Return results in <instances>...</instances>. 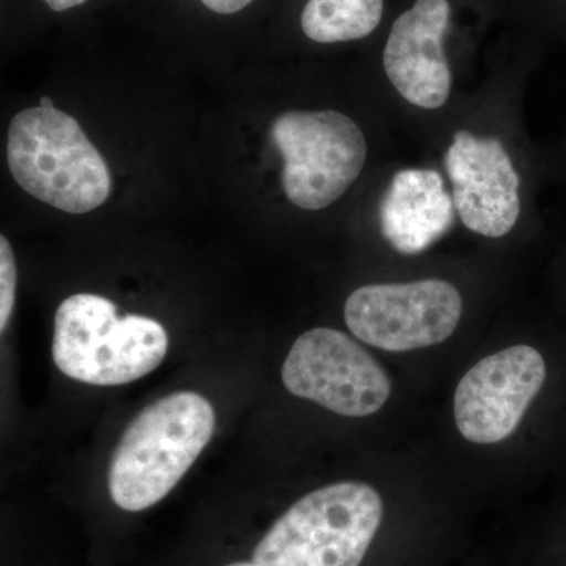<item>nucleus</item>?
Instances as JSON below:
<instances>
[{
  "label": "nucleus",
  "mask_w": 566,
  "mask_h": 566,
  "mask_svg": "<svg viewBox=\"0 0 566 566\" xmlns=\"http://www.w3.org/2000/svg\"><path fill=\"white\" fill-rule=\"evenodd\" d=\"M214 409L196 392H175L156 401L129 423L109 465L112 501L126 512L161 502L214 433Z\"/></svg>",
  "instance_id": "nucleus-1"
},
{
  "label": "nucleus",
  "mask_w": 566,
  "mask_h": 566,
  "mask_svg": "<svg viewBox=\"0 0 566 566\" xmlns=\"http://www.w3.org/2000/svg\"><path fill=\"white\" fill-rule=\"evenodd\" d=\"M14 181L41 202L84 214L109 199V167L76 118L55 107L14 115L7 139Z\"/></svg>",
  "instance_id": "nucleus-2"
},
{
  "label": "nucleus",
  "mask_w": 566,
  "mask_h": 566,
  "mask_svg": "<svg viewBox=\"0 0 566 566\" xmlns=\"http://www.w3.org/2000/svg\"><path fill=\"white\" fill-rule=\"evenodd\" d=\"M169 349L163 324L140 315L118 314L98 294L66 297L57 308L52 359L63 375L93 386L137 381L161 365Z\"/></svg>",
  "instance_id": "nucleus-3"
},
{
  "label": "nucleus",
  "mask_w": 566,
  "mask_h": 566,
  "mask_svg": "<svg viewBox=\"0 0 566 566\" xmlns=\"http://www.w3.org/2000/svg\"><path fill=\"white\" fill-rule=\"evenodd\" d=\"M382 501L359 482L324 486L290 506L260 539L262 566H360L381 526Z\"/></svg>",
  "instance_id": "nucleus-4"
},
{
  "label": "nucleus",
  "mask_w": 566,
  "mask_h": 566,
  "mask_svg": "<svg viewBox=\"0 0 566 566\" xmlns=\"http://www.w3.org/2000/svg\"><path fill=\"white\" fill-rule=\"evenodd\" d=\"M270 134L283 158V191L301 210H323L340 199L367 161L364 133L342 112H283Z\"/></svg>",
  "instance_id": "nucleus-5"
},
{
  "label": "nucleus",
  "mask_w": 566,
  "mask_h": 566,
  "mask_svg": "<svg viewBox=\"0 0 566 566\" xmlns=\"http://www.w3.org/2000/svg\"><path fill=\"white\" fill-rule=\"evenodd\" d=\"M463 314L452 283L439 279L365 285L345 304V322L364 344L386 352L428 348L447 340Z\"/></svg>",
  "instance_id": "nucleus-6"
},
{
  "label": "nucleus",
  "mask_w": 566,
  "mask_h": 566,
  "mask_svg": "<svg viewBox=\"0 0 566 566\" xmlns=\"http://www.w3.org/2000/svg\"><path fill=\"white\" fill-rule=\"evenodd\" d=\"M290 394L346 417L378 412L389 400V376L363 346L329 327L294 342L282 367Z\"/></svg>",
  "instance_id": "nucleus-7"
},
{
  "label": "nucleus",
  "mask_w": 566,
  "mask_h": 566,
  "mask_svg": "<svg viewBox=\"0 0 566 566\" xmlns=\"http://www.w3.org/2000/svg\"><path fill=\"white\" fill-rule=\"evenodd\" d=\"M545 379V359L532 346L516 345L491 354L457 387L458 430L474 444L504 441L520 427Z\"/></svg>",
  "instance_id": "nucleus-8"
},
{
  "label": "nucleus",
  "mask_w": 566,
  "mask_h": 566,
  "mask_svg": "<svg viewBox=\"0 0 566 566\" xmlns=\"http://www.w3.org/2000/svg\"><path fill=\"white\" fill-rule=\"evenodd\" d=\"M446 169L458 216L471 232L502 238L521 216V178L499 139L458 132L447 148Z\"/></svg>",
  "instance_id": "nucleus-9"
},
{
  "label": "nucleus",
  "mask_w": 566,
  "mask_h": 566,
  "mask_svg": "<svg viewBox=\"0 0 566 566\" xmlns=\"http://www.w3.org/2000/svg\"><path fill=\"white\" fill-rule=\"evenodd\" d=\"M450 18L449 0H416L395 20L387 36L382 52L387 80L420 109H439L452 92L444 50Z\"/></svg>",
  "instance_id": "nucleus-10"
},
{
  "label": "nucleus",
  "mask_w": 566,
  "mask_h": 566,
  "mask_svg": "<svg viewBox=\"0 0 566 566\" xmlns=\"http://www.w3.org/2000/svg\"><path fill=\"white\" fill-rule=\"evenodd\" d=\"M455 205L436 170L406 169L394 175L379 208L382 234L395 251L417 255L453 226Z\"/></svg>",
  "instance_id": "nucleus-11"
},
{
  "label": "nucleus",
  "mask_w": 566,
  "mask_h": 566,
  "mask_svg": "<svg viewBox=\"0 0 566 566\" xmlns=\"http://www.w3.org/2000/svg\"><path fill=\"white\" fill-rule=\"evenodd\" d=\"M385 0H307L301 28L315 43L363 40L381 24Z\"/></svg>",
  "instance_id": "nucleus-12"
},
{
  "label": "nucleus",
  "mask_w": 566,
  "mask_h": 566,
  "mask_svg": "<svg viewBox=\"0 0 566 566\" xmlns=\"http://www.w3.org/2000/svg\"><path fill=\"white\" fill-rule=\"evenodd\" d=\"M18 270L13 249L6 237H0V331H6L17 301Z\"/></svg>",
  "instance_id": "nucleus-13"
},
{
  "label": "nucleus",
  "mask_w": 566,
  "mask_h": 566,
  "mask_svg": "<svg viewBox=\"0 0 566 566\" xmlns=\"http://www.w3.org/2000/svg\"><path fill=\"white\" fill-rule=\"evenodd\" d=\"M208 10L218 14H233L251 6L253 0H200Z\"/></svg>",
  "instance_id": "nucleus-14"
},
{
  "label": "nucleus",
  "mask_w": 566,
  "mask_h": 566,
  "mask_svg": "<svg viewBox=\"0 0 566 566\" xmlns=\"http://www.w3.org/2000/svg\"><path fill=\"white\" fill-rule=\"evenodd\" d=\"M51 10L66 11L76 9V7L84 6L88 0H43Z\"/></svg>",
  "instance_id": "nucleus-15"
},
{
  "label": "nucleus",
  "mask_w": 566,
  "mask_h": 566,
  "mask_svg": "<svg viewBox=\"0 0 566 566\" xmlns=\"http://www.w3.org/2000/svg\"><path fill=\"white\" fill-rule=\"evenodd\" d=\"M40 106L48 107V109H51V107H54V104H52L51 98H48V96H43V98L40 99Z\"/></svg>",
  "instance_id": "nucleus-16"
},
{
  "label": "nucleus",
  "mask_w": 566,
  "mask_h": 566,
  "mask_svg": "<svg viewBox=\"0 0 566 566\" xmlns=\"http://www.w3.org/2000/svg\"><path fill=\"white\" fill-rule=\"evenodd\" d=\"M227 566H262V565L255 564V562L252 560V562H234V564H230Z\"/></svg>",
  "instance_id": "nucleus-17"
},
{
  "label": "nucleus",
  "mask_w": 566,
  "mask_h": 566,
  "mask_svg": "<svg viewBox=\"0 0 566 566\" xmlns=\"http://www.w3.org/2000/svg\"><path fill=\"white\" fill-rule=\"evenodd\" d=\"M558 3H560V13L566 14V0H558Z\"/></svg>",
  "instance_id": "nucleus-18"
}]
</instances>
